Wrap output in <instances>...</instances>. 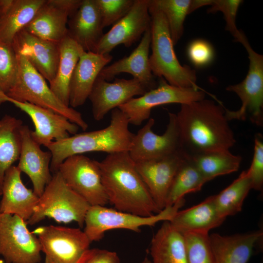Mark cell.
Returning a JSON list of instances; mask_svg holds the SVG:
<instances>
[{"label": "cell", "mask_w": 263, "mask_h": 263, "mask_svg": "<svg viewBox=\"0 0 263 263\" xmlns=\"http://www.w3.org/2000/svg\"><path fill=\"white\" fill-rule=\"evenodd\" d=\"M150 26L149 0H134L126 15L104 34L94 53L110 54L120 44L129 47L142 38L144 34L150 28Z\"/></svg>", "instance_id": "cell-14"}, {"label": "cell", "mask_w": 263, "mask_h": 263, "mask_svg": "<svg viewBox=\"0 0 263 263\" xmlns=\"http://www.w3.org/2000/svg\"><path fill=\"white\" fill-rule=\"evenodd\" d=\"M44 263H54L50 259L45 257Z\"/></svg>", "instance_id": "cell-44"}, {"label": "cell", "mask_w": 263, "mask_h": 263, "mask_svg": "<svg viewBox=\"0 0 263 263\" xmlns=\"http://www.w3.org/2000/svg\"><path fill=\"white\" fill-rule=\"evenodd\" d=\"M150 42V28L144 34L137 47L129 56L106 66L99 75L109 82L119 74L126 73L138 80L148 91L156 88L158 82L151 72L149 63Z\"/></svg>", "instance_id": "cell-21"}, {"label": "cell", "mask_w": 263, "mask_h": 263, "mask_svg": "<svg viewBox=\"0 0 263 263\" xmlns=\"http://www.w3.org/2000/svg\"><path fill=\"white\" fill-rule=\"evenodd\" d=\"M78 263H120L116 252L104 249H88Z\"/></svg>", "instance_id": "cell-41"}, {"label": "cell", "mask_w": 263, "mask_h": 263, "mask_svg": "<svg viewBox=\"0 0 263 263\" xmlns=\"http://www.w3.org/2000/svg\"><path fill=\"white\" fill-rule=\"evenodd\" d=\"M212 0H191L189 14L204 6L210 5Z\"/></svg>", "instance_id": "cell-42"}, {"label": "cell", "mask_w": 263, "mask_h": 263, "mask_svg": "<svg viewBox=\"0 0 263 263\" xmlns=\"http://www.w3.org/2000/svg\"><path fill=\"white\" fill-rule=\"evenodd\" d=\"M150 251L151 263H187L184 236L168 221L153 236Z\"/></svg>", "instance_id": "cell-28"}, {"label": "cell", "mask_w": 263, "mask_h": 263, "mask_svg": "<svg viewBox=\"0 0 263 263\" xmlns=\"http://www.w3.org/2000/svg\"><path fill=\"white\" fill-rule=\"evenodd\" d=\"M58 171L66 184L90 206L109 203L102 183L99 162L82 154L67 158Z\"/></svg>", "instance_id": "cell-11"}, {"label": "cell", "mask_w": 263, "mask_h": 263, "mask_svg": "<svg viewBox=\"0 0 263 263\" xmlns=\"http://www.w3.org/2000/svg\"><path fill=\"white\" fill-rule=\"evenodd\" d=\"M187 51L190 60L197 67L207 65L214 57V50L212 46L203 39L192 41L188 45Z\"/></svg>", "instance_id": "cell-40"}, {"label": "cell", "mask_w": 263, "mask_h": 263, "mask_svg": "<svg viewBox=\"0 0 263 263\" xmlns=\"http://www.w3.org/2000/svg\"><path fill=\"white\" fill-rule=\"evenodd\" d=\"M0 14H1V8H0Z\"/></svg>", "instance_id": "cell-45"}, {"label": "cell", "mask_w": 263, "mask_h": 263, "mask_svg": "<svg viewBox=\"0 0 263 263\" xmlns=\"http://www.w3.org/2000/svg\"><path fill=\"white\" fill-rule=\"evenodd\" d=\"M191 0H149V5L163 13L167 20L171 38L175 45L184 32V23Z\"/></svg>", "instance_id": "cell-34"}, {"label": "cell", "mask_w": 263, "mask_h": 263, "mask_svg": "<svg viewBox=\"0 0 263 263\" xmlns=\"http://www.w3.org/2000/svg\"><path fill=\"white\" fill-rule=\"evenodd\" d=\"M168 114L169 123L163 134L159 135L153 132L155 121L151 118L134 134L128 152L135 163L158 159L184 150L176 114L170 112Z\"/></svg>", "instance_id": "cell-13"}, {"label": "cell", "mask_w": 263, "mask_h": 263, "mask_svg": "<svg viewBox=\"0 0 263 263\" xmlns=\"http://www.w3.org/2000/svg\"><path fill=\"white\" fill-rule=\"evenodd\" d=\"M241 0H212L210 7L208 9L209 13L222 12L226 22L225 29L229 31L236 39L241 33L236 25V18Z\"/></svg>", "instance_id": "cell-38"}, {"label": "cell", "mask_w": 263, "mask_h": 263, "mask_svg": "<svg viewBox=\"0 0 263 263\" xmlns=\"http://www.w3.org/2000/svg\"><path fill=\"white\" fill-rule=\"evenodd\" d=\"M205 95L203 89L175 86L169 84L163 77H159L156 88L131 99L118 108L126 115L130 124L138 126L150 118L151 111L154 107L200 101L205 98Z\"/></svg>", "instance_id": "cell-9"}, {"label": "cell", "mask_w": 263, "mask_h": 263, "mask_svg": "<svg viewBox=\"0 0 263 263\" xmlns=\"http://www.w3.org/2000/svg\"><path fill=\"white\" fill-rule=\"evenodd\" d=\"M112 59L110 54L82 52L70 80L69 105L74 108L85 103L101 71Z\"/></svg>", "instance_id": "cell-24"}, {"label": "cell", "mask_w": 263, "mask_h": 263, "mask_svg": "<svg viewBox=\"0 0 263 263\" xmlns=\"http://www.w3.org/2000/svg\"><path fill=\"white\" fill-rule=\"evenodd\" d=\"M26 221L16 215L0 213V255L6 263H40L41 246Z\"/></svg>", "instance_id": "cell-10"}, {"label": "cell", "mask_w": 263, "mask_h": 263, "mask_svg": "<svg viewBox=\"0 0 263 263\" xmlns=\"http://www.w3.org/2000/svg\"><path fill=\"white\" fill-rule=\"evenodd\" d=\"M110 83L99 75L95 80L89 95L94 119H103L110 111L118 108L135 96L143 95L148 91L138 80L115 78Z\"/></svg>", "instance_id": "cell-17"}, {"label": "cell", "mask_w": 263, "mask_h": 263, "mask_svg": "<svg viewBox=\"0 0 263 263\" xmlns=\"http://www.w3.org/2000/svg\"><path fill=\"white\" fill-rule=\"evenodd\" d=\"M22 121L9 115L0 119V195L6 170L19 159Z\"/></svg>", "instance_id": "cell-30"}, {"label": "cell", "mask_w": 263, "mask_h": 263, "mask_svg": "<svg viewBox=\"0 0 263 263\" xmlns=\"http://www.w3.org/2000/svg\"><path fill=\"white\" fill-rule=\"evenodd\" d=\"M184 199L160 212L144 217L107 207L105 206H91L85 218L84 232L91 242L98 241L110 230L124 229L139 232L141 227L154 226L161 221H169L184 205Z\"/></svg>", "instance_id": "cell-7"}, {"label": "cell", "mask_w": 263, "mask_h": 263, "mask_svg": "<svg viewBox=\"0 0 263 263\" xmlns=\"http://www.w3.org/2000/svg\"><path fill=\"white\" fill-rule=\"evenodd\" d=\"M225 113L211 100L181 104L176 117L183 149L190 155L229 150L236 140Z\"/></svg>", "instance_id": "cell-1"}, {"label": "cell", "mask_w": 263, "mask_h": 263, "mask_svg": "<svg viewBox=\"0 0 263 263\" xmlns=\"http://www.w3.org/2000/svg\"><path fill=\"white\" fill-rule=\"evenodd\" d=\"M262 231L223 236L209 235L215 263H247L263 239Z\"/></svg>", "instance_id": "cell-25"}, {"label": "cell", "mask_w": 263, "mask_h": 263, "mask_svg": "<svg viewBox=\"0 0 263 263\" xmlns=\"http://www.w3.org/2000/svg\"><path fill=\"white\" fill-rule=\"evenodd\" d=\"M207 181L200 172L189 154L180 166L168 194L166 207L184 200L191 192L200 190Z\"/></svg>", "instance_id": "cell-31"}, {"label": "cell", "mask_w": 263, "mask_h": 263, "mask_svg": "<svg viewBox=\"0 0 263 263\" xmlns=\"http://www.w3.org/2000/svg\"><path fill=\"white\" fill-rule=\"evenodd\" d=\"M21 172L18 167L14 165L5 172L0 213L16 215L27 222L33 214L39 197L23 184Z\"/></svg>", "instance_id": "cell-23"}, {"label": "cell", "mask_w": 263, "mask_h": 263, "mask_svg": "<svg viewBox=\"0 0 263 263\" xmlns=\"http://www.w3.org/2000/svg\"><path fill=\"white\" fill-rule=\"evenodd\" d=\"M99 165L108 202L115 209L144 217L161 211L128 151L108 154Z\"/></svg>", "instance_id": "cell-2"}, {"label": "cell", "mask_w": 263, "mask_h": 263, "mask_svg": "<svg viewBox=\"0 0 263 263\" xmlns=\"http://www.w3.org/2000/svg\"><path fill=\"white\" fill-rule=\"evenodd\" d=\"M252 189L251 181L246 170L229 186L217 195H213L216 208L222 217L226 219L240 212L244 199Z\"/></svg>", "instance_id": "cell-33"}, {"label": "cell", "mask_w": 263, "mask_h": 263, "mask_svg": "<svg viewBox=\"0 0 263 263\" xmlns=\"http://www.w3.org/2000/svg\"><path fill=\"white\" fill-rule=\"evenodd\" d=\"M103 28L95 0H82L67 23L68 35L85 52H94L104 34Z\"/></svg>", "instance_id": "cell-22"}, {"label": "cell", "mask_w": 263, "mask_h": 263, "mask_svg": "<svg viewBox=\"0 0 263 263\" xmlns=\"http://www.w3.org/2000/svg\"><path fill=\"white\" fill-rule=\"evenodd\" d=\"M45 0H0V41L12 45Z\"/></svg>", "instance_id": "cell-26"}, {"label": "cell", "mask_w": 263, "mask_h": 263, "mask_svg": "<svg viewBox=\"0 0 263 263\" xmlns=\"http://www.w3.org/2000/svg\"><path fill=\"white\" fill-rule=\"evenodd\" d=\"M82 0H45L24 28L41 38L59 43L68 34L69 18Z\"/></svg>", "instance_id": "cell-16"}, {"label": "cell", "mask_w": 263, "mask_h": 263, "mask_svg": "<svg viewBox=\"0 0 263 263\" xmlns=\"http://www.w3.org/2000/svg\"><path fill=\"white\" fill-rule=\"evenodd\" d=\"M4 102L12 103L31 118L35 128L31 134L39 145L47 147L52 142L67 138L70 134H76L78 130V126L62 115L27 102L16 101L0 94V104Z\"/></svg>", "instance_id": "cell-15"}, {"label": "cell", "mask_w": 263, "mask_h": 263, "mask_svg": "<svg viewBox=\"0 0 263 263\" xmlns=\"http://www.w3.org/2000/svg\"><path fill=\"white\" fill-rule=\"evenodd\" d=\"M59 46L60 54L57 70L54 79L50 83V88L60 101L69 106L70 80L84 50L68 34L59 42Z\"/></svg>", "instance_id": "cell-29"}, {"label": "cell", "mask_w": 263, "mask_h": 263, "mask_svg": "<svg viewBox=\"0 0 263 263\" xmlns=\"http://www.w3.org/2000/svg\"><path fill=\"white\" fill-rule=\"evenodd\" d=\"M90 206L66 184L58 171L53 173L52 179L39 197L33 214L26 223L32 225L47 217L58 223L74 221L82 227Z\"/></svg>", "instance_id": "cell-6"}, {"label": "cell", "mask_w": 263, "mask_h": 263, "mask_svg": "<svg viewBox=\"0 0 263 263\" xmlns=\"http://www.w3.org/2000/svg\"><path fill=\"white\" fill-rule=\"evenodd\" d=\"M183 235L187 263H215L208 232L189 231Z\"/></svg>", "instance_id": "cell-35"}, {"label": "cell", "mask_w": 263, "mask_h": 263, "mask_svg": "<svg viewBox=\"0 0 263 263\" xmlns=\"http://www.w3.org/2000/svg\"><path fill=\"white\" fill-rule=\"evenodd\" d=\"M246 50L249 61L248 73L240 83L228 86L226 90L235 93L242 101V106L237 111L225 109L228 121L245 120L249 117L257 126L263 125V56L251 47L242 31L236 40Z\"/></svg>", "instance_id": "cell-8"}, {"label": "cell", "mask_w": 263, "mask_h": 263, "mask_svg": "<svg viewBox=\"0 0 263 263\" xmlns=\"http://www.w3.org/2000/svg\"><path fill=\"white\" fill-rule=\"evenodd\" d=\"M103 27L113 25L129 12L134 0H95Z\"/></svg>", "instance_id": "cell-37"}, {"label": "cell", "mask_w": 263, "mask_h": 263, "mask_svg": "<svg viewBox=\"0 0 263 263\" xmlns=\"http://www.w3.org/2000/svg\"><path fill=\"white\" fill-rule=\"evenodd\" d=\"M17 54L18 70L15 83L6 94L9 98L49 109L67 118L85 131L88 125L81 114L66 106L51 90L43 76L23 56Z\"/></svg>", "instance_id": "cell-5"}, {"label": "cell", "mask_w": 263, "mask_h": 263, "mask_svg": "<svg viewBox=\"0 0 263 263\" xmlns=\"http://www.w3.org/2000/svg\"><path fill=\"white\" fill-rule=\"evenodd\" d=\"M126 115L118 108L111 112L110 124L101 130L76 133L52 142L46 148L52 154L50 171H58L68 157L86 152L100 151L108 154L129 151L134 136L129 128Z\"/></svg>", "instance_id": "cell-3"}, {"label": "cell", "mask_w": 263, "mask_h": 263, "mask_svg": "<svg viewBox=\"0 0 263 263\" xmlns=\"http://www.w3.org/2000/svg\"><path fill=\"white\" fill-rule=\"evenodd\" d=\"M12 45L16 53L24 56L49 83L53 81L59 60V43L41 38L23 29L16 35Z\"/></svg>", "instance_id": "cell-19"}, {"label": "cell", "mask_w": 263, "mask_h": 263, "mask_svg": "<svg viewBox=\"0 0 263 263\" xmlns=\"http://www.w3.org/2000/svg\"><path fill=\"white\" fill-rule=\"evenodd\" d=\"M18 70L17 56L12 45L0 41V94H6L11 89Z\"/></svg>", "instance_id": "cell-36"}, {"label": "cell", "mask_w": 263, "mask_h": 263, "mask_svg": "<svg viewBox=\"0 0 263 263\" xmlns=\"http://www.w3.org/2000/svg\"><path fill=\"white\" fill-rule=\"evenodd\" d=\"M251 183L252 189L261 191L263 187V141L261 134L254 139V154L249 169L246 170Z\"/></svg>", "instance_id": "cell-39"}, {"label": "cell", "mask_w": 263, "mask_h": 263, "mask_svg": "<svg viewBox=\"0 0 263 263\" xmlns=\"http://www.w3.org/2000/svg\"><path fill=\"white\" fill-rule=\"evenodd\" d=\"M149 11L151 48L149 63L153 75L163 77L171 85L202 89L197 85L196 71L188 65H181L177 59L164 15L149 5Z\"/></svg>", "instance_id": "cell-4"}, {"label": "cell", "mask_w": 263, "mask_h": 263, "mask_svg": "<svg viewBox=\"0 0 263 263\" xmlns=\"http://www.w3.org/2000/svg\"><path fill=\"white\" fill-rule=\"evenodd\" d=\"M188 154L182 150L158 159L135 163L137 171L160 211L166 207L171 184Z\"/></svg>", "instance_id": "cell-18"}, {"label": "cell", "mask_w": 263, "mask_h": 263, "mask_svg": "<svg viewBox=\"0 0 263 263\" xmlns=\"http://www.w3.org/2000/svg\"><path fill=\"white\" fill-rule=\"evenodd\" d=\"M32 232L38 238L42 252L54 263H78L91 243L79 228L50 225L39 226Z\"/></svg>", "instance_id": "cell-12"}, {"label": "cell", "mask_w": 263, "mask_h": 263, "mask_svg": "<svg viewBox=\"0 0 263 263\" xmlns=\"http://www.w3.org/2000/svg\"><path fill=\"white\" fill-rule=\"evenodd\" d=\"M140 263H151V261L148 258L146 257Z\"/></svg>", "instance_id": "cell-43"}, {"label": "cell", "mask_w": 263, "mask_h": 263, "mask_svg": "<svg viewBox=\"0 0 263 263\" xmlns=\"http://www.w3.org/2000/svg\"><path fill=\"white\" fill-rule=\"evenodd\" d=\"M190 156L207 182L217 176L237 171L242 160L241 156L232 154L229 150L203 152Z\"/></svg>", "instance_id": "cell-32"}, {"label": "cell", "mask_w": 263, "mask_h": 263, "mask_svg": "<svg viewBox=\"0 0 263 263\" xmlns=\"http://www.w3.org/2000/svg\"><path fill=\"white\" fill-rule=\"evenodd\" d=\"M225 220L219 214L212 195L197 205L179 210L169 222L183 234L189 231L208 232L222 225Z\"/></svg>", "instance_id": "cell-27"}, {"label": "cell", "mask_w": 263, "mask_h": 263, "mask_svg": "<svg viewBox=\"0 0 263 263\" xmlns=\"http://www.w3.org/2000/svg\"><path fill=\"white\" fill-rule=\"evenodd\" d=\"M28 126L20 129L21 149L17 167L30 179L34 192L39 197L52 178L50 171L52 154L43 151L33 138Z\"/></svg>", "instance_id": "cell-20"}]
</instances>
